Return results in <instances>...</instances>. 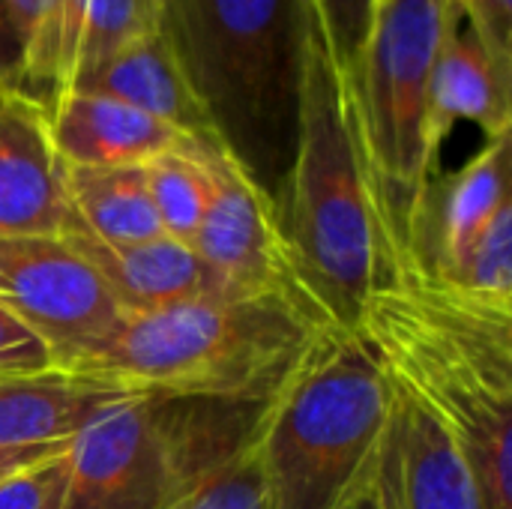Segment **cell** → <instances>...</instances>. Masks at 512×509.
<instances>
[{
    "mask_svg": "<svg viewBox=\"0 0 512 509\" xmlns=\"http://www.w3.org/2000/svg\"><path fill=\"white\" fill-rule=\"evenodd\" d=\"M66 198L75 225L105 243H141L162 237V225L147 189L144 165L69 168Z\"/></svg>",
    "mask_w": 512,
    "mask_h": 509,
    "instance_id": "obj_18",
    "label": "cell"
},
{
    "mask_svg": "<svg viewBox=\"0 0 512 509\" xmlns=\"http://www.w3.org/2000/svg\"><path fill=\"white\" fill-rule=\"evenodd\" d=\"M54 0H0V87L24 90L42 48Z\"/></svg>",
    "mask_w": 512,
    "mask_h": 509,
    "instance_id": "obj_23",
    "label": "cell"
},
{
    "mask_svg": "<svg viewBox=\"0 0 512 509\" xmlns=\"http://www.w3.org/2000/svg\"><path fill=\"white\" fill-rule=\"evenodd\" d=\"M354 330L387 381L462 450L486 509H512V312L399 264Z\"/></svg>",
    "mask_w": 512,
    "mask_h": 509,
    "instance_id": "obj_1",
    "label": "cell"
},
{
    "mask_svg": "<svg viewBox=\"0 0 512 509\" xmlns=\"http://www.w3.org/2000/svg\"><path fill=\"white\" fill-rule=\"evenodd\" d=\"M510 135L486 147L447 177H429L399 246V264L432 282H453L492 219L510 207Z\"/></svg>",
    "mask_w": 512,
    "mask_h": 509,
    "instance_id": "obj_10",
    "label": "cell"
},
{
    "mask_svg": "<svg viewBox=\"0 0 512 509\" xmlns=\"http://www.w3.org/2000/svg\"><path fill=\"white\" fill-rule=\"evenodd\" d=\"M69 444H57V447H0V480L30 468V465H39L45 459L60 456Z\"/></svg>",
    "mask_w": 512,
    "mask_h": 509,
    "instance_id": "obj_28",
    "label": "cell"
},
{
    "mask_svg": "<svg viewBox=\"0 0 512 509\" xmlns=\"http://www.w3.org/2000/svg\"><path fill=\"white\" fill-rule=\"evenodd\" d=\"M147 189L162 225V234L192 246L210 204V171L201 141L186 135L177 147L144 165Z\"/></svg>",
    "mask_w": 512,
    "mask_h": 509,
    "instance_id": "obj_19",
    "label": "cell"
},
{
    "mask_svg": "<svg viewBox=\"0 0 512 509\" xmlns=\"http://www.w3.org/2000/svg\"><path fill=\"white\" fill-rule=\"evenodd\" d=\"M366 509H486L462 450L396 387L390 438Z\"/></svg>",
    "mask_w": 512,
    "mask_h": 509,
    "instance_id": "obj_13",
    "label": "cell"
},
{
    "mask_svg": "<svg viewBox=\"0 0 512 509\" xmlns=\"http://www.w3.org/2000/svg\"><path fill=\"white\" fill-rule=\"evenodd\" d=\"M324 324L303 294H210L123 315L66 372L171 402L258 405Z\"/></svg>",
    "mask_w": 512,
    "mask_h": 509,
    "instance_id": "obj_5",
    "label": "cell"
},
{
    "mask_svg": "<svg viewBox=\"0 0 512 509\" xmlns=\"http://www.w3.org/2000/svg\"><path fill=\"white\" fill-rule=\"evenodd\" d=\"M162 0H87V21L75 75L69 84L99 69L129 45L159 33Z\"/></svg>",
    "mask_w": 512,
    "mask_h": 509,
    "instance_id": "obj_21",
    "label": "cell"
},
{
    "mask_svg": "<svg viewBox=\"0 0 512 509\" xmlns=\"http://www.w3.org/2000/svg\"><path fill=\"white\" fill-rule=\"evenodd\" d=\"M444 15L447 0H387L372 12L357 63L345 75L396 249L435 174L426 120Z\"/></svg>",
    "mask_w": 512,
    "mask_h": 509,
    "instance_id": "obj_6",
    "label": "cell"
},
{
    "mask_svg": "<svg viewBox=\"0 0 512 509\" xmlns=\"http://www.w3.org/2000/svg\"><path fill=\"white\" fill-rule=\"evenodd\" d=\"M474 123L486 141L512 129V63L498 57L456 0H447L444 30L429 78V144L438 156L456 123Z\"/></svg>",
    "mask_w": 512,
    "mask_h": 509,
    "instance_id": "obj_12",
    "label": "cell"
},
{
    "mask_svg": "<svg viewBox=\"0 0 512 509\" xmlns=\"http://www.w3.org/2000/svg\"><path fill=\"white\" fill-rule=\"evenodd\" d=\"M186 474L168 399L129 393L66 447L57 509H165Z\"/></svg>",
    "mask_w": 512,
    "mask_h": 509,
    "instance_id": "obj_7",
    "label": "cell"
},
{
    "mask_svg": "<svg viewBox=\"0 0 512 509\" xmlns=\"http://www.w3.org/2000/svg\"><path fill=\"white\" fill-rule=\"evenodd\" d=\"M315 0H162L165 36L219 144L273 195L294 159Z\"/></svg>",
    "mask_w": 512,
    "mask_h": 509,
    "instance_id": "obj_4",
    "label": "cell"
},
{
    "mask_svg": "<svg viewBox=\"0 0 512 509\" xmlns=\"http://www.w3.org/2000/svg\"><path fill=\"white\" fill-rule=\"evenodd\" d=\"M276 207L297 285L330 324L354 330L366 300L393 279L399 249L351 87L327 48L321 21L306 60L294 159Z\"/></svg>",
    "mask_w": 512,
    "mask_h": 509,
    "instance_id": "obj_2",
    "label": "cell"
},
{
    "mask_svg": "<svg viewBox=\"0 0 512 509\" xmlns=\"http://www.w3.org/2000/svg\"><path fill=\"white\" fill-rule=\"evenodd\" d=\"M72 222L48 108L0 87V237H60Z\"/></svg>",
    "mask_w": 512,
    "mask_h": 509,
    "instance_id": "obj_11",
    "label": "cell"
},
{
    "mask_svg": "<svg viewBox=\"0 0 512 509\" xmlns=\"http://www.w3.org/2000/svg\"><path fill=\"white\" fill-rule=\"evenodd\" d=\"M0 303L51 348L63 372L123 321L99 276L63 237H0Z\"/></svg>",
    "mask_w": 512,
    "mask_h": 509,
    "instance_id": "obj_8",
    "label": "cell"
},
{
    "mask_svg": "<svg viewBox=\"0 0 512 509\" xmlns=\"http://www.w3.org/2000/svg\"><path fill=\"white\" fill-rule=\"evenodd\" d=\"M165 509H261V486L249 432L234 447L192 468Z\"/></svg>",
    "mask_w": 512,
    "mask_h": 509,
    "instance_id": "obj_20",
    "label": "cell"
},
{
    "mask_svg": "<svg viewBox=\"0 0 512 509\" xmlns=\"http://www.w3.org/2000/svg\"><path fill=\"white\" fill-rule=\"evenodd\" d=\"M447 288L483 306L512 312V204L492 219Z\"/></svg>",
    "mask_w": 512,
    "mask_h": 509,
    "instance_id": "obj_22",
    "label": "cell"
},
{
    "mask_svg": "<svg viewBox=\"0 0 512 509\" xmlns=\"http://www.w3.org/2000/svg\"><path fill=\"white\" fill-rule=\"evenodd\" d=\"M486 45L512 63V0H456Z\"/></svg>",
    "mask_w": 512,
    "mask_h": 509,
    "instance_id": "obj_27",
    "label": "cell"
},
{
    "mask_svg": "<svg viewBox=\"0 0 512 509\" xmlns=\"http://www.w3.org/2000/svg\"><path fill=\"white\" fill-rule=\"evenodd\" d=\"M129 393L63 369L0 375V447L69 444L102 408Z\"/></svg>",
    "mask_w": 512,
    "mask_h": 509,
    "instance_id": "obj_16",
    "label": "cell"
},
{
    "mask_svg": "<svg viewBox=\"0 0 512 509\" xmlns=\"http://www.w3.org/2000/svg\"><path fill=\"white\" fill-rule=\"evenodd\" d=\"M57 369L51 348L0 303V375H36Z\"/></svg>",
    "mask_w": 512,
    "mask_h": 509,
    "instance_id": "obj_26",
    "label": "cell"
},
{
    "mask_svg": "<svg viewBox=\"0 0 512 509\" xmlns=\"http://www.w3.org/2000/svg\"><path fill=\"white\" fill-rule=\"evenodd\" d=\"M393 420V387L357 330L324 324L255 405L261 509H366Z\"/></svg>",
    "mask_w": 512,
    "mask_h": 509,
    "instance_id": "obj_3",
    "label": "cell"
},
{
    "mask_svg": "<svg viewBox=\"0 0 512 509\" xmlns=\"http://www.w3.org/2000/svg\"><path fill=\"white\" fill-rule=\"evenodd\" d=\"M45 108L51 141L69 168L147 165L186 138L174 126L108 96L63 90Z\"/></svg>",
    "mask_w": 512,
    "mask_h": 509,
    "instance_id": "obj_15",
    "label": "cell"
},
{
    "mask_svg": "<svg viewBox=\"0 0 512 509\" xmlns=\"http://www.w3.org/2000/svg\"><path fill=\"white\" fill-rule=\"evenodd\" d=\"M60 237L90 264L123 315L219 294L198 252L165 234L141 243H105L72 222Z\"/></svg>",
    "mask_w": 512,
    "mask_h": 509,
    "instance_id": "obj_14",
    "label": "cell"
},
{
    "mask_svg": "<svg viewBox=\"0 0 512 509\" xmlns=\"http://www.w3.org/2000/svg\"><path fill=\"white\" fill-rule=\"evenodd\" d=\"M324 33H327V48L348 75L357 63V54L366 42L369 24H372V3L369 0H315Z\"/></svg>",
    "mask_w": 512,
    "mask_h": 509,
    "instance_id": "obj_24",
    "label": "cell"
},
{
    "mask_svg": "<svg viewBox=\"0 0 512 509\" xmlns=\"http://www.w3.org/2000/svg\"><path fill=\"white\" fill-rule=\"evenodd\" d=\"M66 453V450H63ZM63 453L0 480V509H57L63 492Z\"/></svg>",
    "mask_w": 512,
    "mask_h": 509,
    "instance_id": "obj_25",
    "label": "cell"
},
{
    "mask_svg": "<svg viewBox=\"0 0 512 509\" xmlns=\"http://www.w3.org/2000/svg\"><path fill=\"white\" fill-rule=\"evenodd\" d=\"M198 141L210 171V204L192 249L210 270L219 294H303L273 195L219 144L216 135Z\"/></svg>",
    "mask_w": 512,
    "mask_h": 509,
    "instance_id": "obj_9",
    "label": "cell"
},
{
    "mask_svg": "<svg viewBox=\"0 0 512 509\" xmlns=\"http://www.w3.org/2000/svg\"><path fill=\"white\" fill-rule=\"evenodd\" d=\"M66 90L108 96L117 102H126L168 126H174L183 135L204 138L213 135L195 93L189 90L168 42L162 33H153L126 51L105 60L99 69L87 72Z\"/></svg>",
    "mask_w": 512,
    "mask_h": 509,
    "instance_id": "obj_17",
    "label": "cell"
},
{
    "mask_svg": "<svg viewBox=\"0 0 512 509\" xmlns=\"http://www.w3.org/2000/svg\"><path fill=\"white\" fill-rule=\"evenodd\" d=\"M369 3H372V12H375V9H378V6H384L387 0H369Z\"/></svg>",
    "mask_w": 512,
    "mask_h": 509,
    "instance_id": "obj_29",
    "label": "cell"
}]
</instances>
